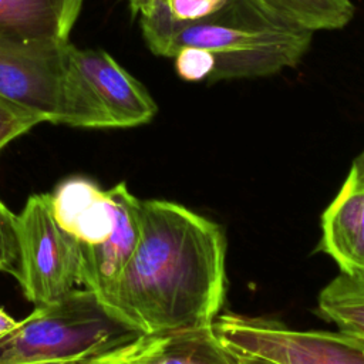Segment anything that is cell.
I'll use <instances>...</instances> for the list:
<instances>
[{
    "mask_svg": "<svg viewBox=\"0 0 364 364\" xmlns=\"http://www.w3.org/2000/svg\"><path fill=\"white\" fill-rule=\"evenodd\" d=\"M108 192L115 213L111 235L98 245L80 243L81 284L98 299L107 311L141 237V199L129 192L125 182L117 183Z\"/></svg>",
    "mask_w": 364,
    "mask_h": 364,
    "instance_id": "obj_7",
    "label": "cell"
},
{
    "mask_svg": "<svg viewBox=\"0 0 364 364\" xmlns=\"http://www.w3.org/2000/svg\"><path fill=\"white\" fill-rule=\"evenodd\" d=\"M229 0H154L139 18L168 23H191L212 16Z\"/></svg>",
    "mask_w": 364,
    "mask_h": 364,
    "instance_id": "obj_14",
    "label": "cell"
},
{
    "mask_svg": "<svg viewBox=\"0 0 364 364\" xmlns=\"http://www.w3.org/2000/svg\"><path fill=\"white\" fill-rule=\"evenodd\" d=\"M213 328L236 353L276 364H364V341L343 331H300L235 313L218 314Z\"/></svg>",
    "mask_w": 364,
    "mask_h": 364,
    "instance_id": "obj_6",
    "label": "cell"
},
{
    "mask_svg": "<svg viewBox=\"0 0 364 364\" xmlns=\"http://www.w3.org/2000/svg\"><path fill=\"white\" fill-rule=\"evenodd\" d=\"M41 122L37 114L0 94V151Z\"/></svg>",
    "mask_w": 364,
    "mask_h": 364,
    "instance_id": "obj_16",
    "label": "cell"
},
{
    "mask_svg": "<svg viewBox=\"0 0 364 364\" xmlns=\"http://www.w3.org/2000/svg\"><path fill=\"white\" fill-rule=\"evenodd\" d=\"M71 43H44L0 34V94L43 122L111 128L71 58Z\"/></svg>",
    "mask_w": 364,
    "mask_h": 364,
    "instance_id": "obj_3",
    "label": "cell"
},
{
    "mask_svg": "<svg viewBox=\"0 0 364 364\" xmlns=\"http://www.w3.org/2000/svg\"><path fill=\"white\" fill-rule=\"evenodd\" d=\"M148 48L173 58L185 81L260 78L296 67L313 33L280 17L259 0H229L191 23L139 18Z\"/></svg>",
    "mask_w": 364,
    "mask_h": 364,
    "instance_id": "obj_2",
    "label": "cell"
},
{
    "mask_svg": "<svg viewBox=\"0 0 364 364\" xmlns=\"http://www.w3.org/2000/svg\"><path fill=\"white\" fill-rule=\"evenodd\" d=\"M239 354V353H237ZM236 364H276L270 360L257 357V355H249V354H239Z\"/></svg>",
    "mask_w": 364,
    "mask_h": 364,
    "instance_id": "obj_20",
    "label": "cell"
},
{
    "mask_svg": "<svg viewBox=\"0 0 364 364\" xmlns=\"http://www.w3.org/2000/svg\"><path fill=\"white\" fill-rule=\"evenodd\" d=\"M287 21L309 30H337L354 16L351 0H259Z\"/></svg>",
    "mask_w": 364,
    "mask_h": 364,
    "instance_id": "obj_13",
    "label": "cell"
},
{
    "mask_svg": "<svg viewBox=\"0 0 364 364\" xmlns=\"http://www.w3.org/2000/svg\"><path fill=\"white\" fill-rule=\"evenodd\" d=\"M220 226L162 199L141 200V237L108 313L139 334L213 327L225 300Z\"/></svg>",
    "mask_w": 364,
    "mask_h": 364,
    "instance_id": "obj_1",
    "label": "cell"
},
{
    "mask_svg": "<svg viewBox=\"0 0 364 364\" xmlns=\"http://www.w3.org/2000/svg\"><path fill=\"white\" fill-rule=\"evenodd\" d=\"M81 6L82 0H0V34L67 43Z\"/></svg>",
    "mask_w": 364,
    "mask_h": 364,
    "instance_id": "obj_11",
    "label": "cell"
},
{
    "mask_svg": "<svg viewBox=\"0 0 364 364\" xmlns=\"http://www.w3.org/2000/svg\"><path fill=\"white\" fill-rule=\"evenodd\" d=\"M16 215L0 199V272L18 273V256L16 242Z\"/></svg>",
    "mask_w": 364,
    "mask_h": 364,
    "instance_id": "obj_17",
    "label": "cell"
},
{
    "mask_svg": "<svg viewBox=\"0 0 364 364\" xmlns=\"http://www.w3.org/2000/svg\"><path fill=\"white\" fill-rule=\"evenodd\" d=\"M17 280L34 306L51 304L81 284L80 242L55 220L50 193L28 196L16 215Z\"/></svg>",
    "mask_w": 364,
    "mask_h": 364,
    "instance_id": "obj_5",
    "label": "cell"
},
{
    "mask_svg": "<svg viewBox=\"0 0 364 364\" xmlns=\"http://www.w3.org/2000/svg\"><path fill=\"white\" fill-rule=\"evenodd\" d=\"M132 330L118 323L87 289L36 306L0 337V364H28L78 357Z\"/></svg>",
    "mask_w": 364,
    "mask_h": 364,
    "instance_id": "obj_4",
    "label": "cell"
},
{
    "mask_svg": "<svg viewBox=\"0 0 364 364\" xmlns=\"http://www.w3.org/2000/svg\"><path fill=\"white\" fill-rule=\"evenodd\" d=\"M71 58L105 111L111 128L148 124L158 107L148 90L101 48L71 46Z\"/></svg>",
    "mask_w": 364,
    "mask_h": 364,
    "instance_id": "obj_8",
    "label": "cell"
},
{
    "mask_svg": "<svg viewBox=\"0 0 364 364\" xmlns=\"http://www.w3.org/2000/svg\"><path fill=\"white\" fill-rule=\"evenodd\" d=\"M318 313L340 331L364 341V274L341 273L318 296Z\"/></svg>",
    "mask_w": 364,
    "mask_h": 364,
    "instance_id": "obj_12",
    "label": "cell"
},
{
    "mask_svg": "<svg viewBox=\"0 0 364 364\" xmlns=\"http://www.w3.org/2000/svg\"><path fill=\"white\" fill-rule=\"evenodd\" d=\"M351 169H354L364 179V152L355 159V162L353 164Z\"/></svg>",
    "mask_w": 364,
    "mask_h": 364,
    "instance_id": "obj_21",
    "label": "cell"
},
{
    "mask_svg": "<svg viewBox=\"0 0 364 364\" xmlns=\"http://www.w3.org/2000/svg\"><path fill=\"white\" fill-rule=\"evenodd\" d=\"M129 6V10L132 11L134 16H141L144 14L145 11L149 10V7L152 6L154 0H125Z\"/></svg>",
    "mask_w": 364,
    "mask_h": 364,
    "instance_id": "obj_18",
    "label": "cell"
},
{
    "mask_svg": "<svg viewBox=\"0 0 364 364\" xmlns=\"http://www.w3.org/2000/svg\"><path fill=\"white\" fill-rule=\"evenodd\" d=\"M51 196L57 223L81 245H98L114 229V202L92 179L70 176L61 181Z\"/></svg>",
    "mask_w": 364,
    "mask_h": 364,
    "instance_id": "obj_10",
    "label": "cell"
},
{
    "mask_svg": "<svg viewBox=\"0 0 364 364\" xmlns=\"http://www.w3.org/2000/svg\"><path fill=\"white\" fill-rule=\"evenodd\" d=\"M17 324V320H14L10 314L6 313L4 309L0 307V337L10 331Z\"/></svg>",
    "mask_w": 364,
    "mask_h": 364,
    "instance_id": "obj_19",
    "label": "cell"
},
{
    "mask_svg": "<svg viewBox=\"0 0 364 364\" xmlns=\"http://www.w3.org/2000/svg\"><path fill=\"white\" fill-rule=\"evenodd\" d=\"M320 249L341 273L364 274V179L354 169L323 212Z\"/></svg>",
    "mask_w": 364,
    "mask_h": 364,
    "instance_id": "obj_9",
    "label": "cell"
},
{
    "mask_svg": "<svg viewBox=\"0 0 364 364\" xmlns=\"http://www.w3.org/2000/svg\"><path fill=\"white\" fill-rule=\"evenodd\" d=\"M138 338L139 333L132 331L78 357L28 364H128L138 346Z\"/></svg>",
    "mask_w": 364,
    "mask_h": 364,
    "instance_id": "obj_15",
    "label": "cell"
}]
</instances>
